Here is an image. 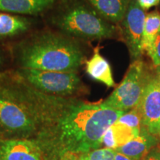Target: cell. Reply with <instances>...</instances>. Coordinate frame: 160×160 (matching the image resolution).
Instances as JSON below:
<instances>
[{"label": "cell", "mask_w": 160, "mask_h": 160, "mask_svg": "<svg viewBox=\"0 0 160 160\" xmlns=\"http://www.w3.org/2000/svg\"><path fill=\"white\" fill-rule=\"evenodd\" d=\"M0 88L22 105L34 120L39 144L48 160H61L99 148L108 129L125 112L80 98L42 93L25 83L13 70L0 75Z\"/></svg>", "instance_id": "1"}, {"label": "cell", "mask_w": 160, "mask_h": 160, "mask_svg": "<svg viewBox=\"0 0 160 160\" xmlns=\"http://www.w3.org/2000/svg\"><path fill=\"white\" fill-rule=\"evenodd\" d=\"M90 45L45 25L9 44L13 68L68 72L82 68Z\"/></svg>", "instance_id": "2"}, {"label": "cell", "mask_w": 160, "mask_h": 160, "mask_svg": "<svg viewBox=\"0 0 160 160\" xmlns=\"http://www.w3.org/2000/svg\"><path fill=\"white\" fill-rule=\"evenodd\" d=\"M43 25L82 42L120 39L117 25L102 19L83 0H56Z\"/></svg>", "instance_id": "3"}, {"label": "cell", "mask_w": 160, "mask_h": 160, "mask_svg": "<svg viewBox=\"0 0 160 160\" xmlns=\"http://www.w3.org/2000/svg\"><path fill=\"white\" fill-rule=\"evenodd\" d=\"M15 74L32 88L46 94L80 98L89 93L79 72L12 68Z\"/></svg>", "instance_id": "4"}, {"label": "cell", "mask_w": 160, "mask_h": 160, "mask_svg": "<svg viewBox=\"0 0 160 160\" xmlns=\"http://www.w3.org/2000/svg\"><path fill=\"white\" fill-rule=\"evenodd\" d=\"M155 73L142 59L132 62L122 81L102 101L106 107L127 112L137 107L150 79Z\"/></svg>", "instance_id": "5"}, {"label": "cell", "mask_w": 160, "mask_h": 160, "mask_svg": "<svg viewBox=\"0 0 160 160\" xmlns=\"http://www.w3.org/2000/svg\"><path fill=\"white\" fill-rule=\"evenodd\" d=\"M37 134V125L31 114L0 88L1 137L34 139Z\"/></svg>", "instance_id": "6"}, {"label": "cell", "mask_w": 160, "mask_h": 160, "mask_svg": "<svg viewBox=\"0 0 160 160\" xmlns=\"http://www.w3.org/2000/svg\"><path fill=\"white\" fill-rule=\"evenodd\" d=\"M145 17V11L137 0H131L123 19L117 25L119 38L125 44L132 62L143 55L142 43Z\"/></svg>", "instance_id": "7"}, {"label": "cell", "mask_w": 160, "mask_h": 160, "mask_svg": "<svg viewBox=\"0 0 160 160\" xmlns=\"http://www.w3.org/2000/svg\"><path fill=\"white\" fill-rule=\"evenodd\" d=\"M137 108L142 116V128L151 134L160 135V83L156 71Z\"/></svg>", "instance_id": "8"}, {"label": "cell", "mask_w": 160, "mask_h": 160, "mask_svg": "<svg viewBox=\"0 0 160 160\" xmlns=\"http://www.w3.org/2000/svg\"><path fill=\"white\" fill-rule=\"evenodd\" d=\"M43 25L41 17L0 12V41L12 43Z\"/></svg>", "instance_id": "9"}, {"label": "cell", "mask_w": 160, "mask_h": 160, "mask_svg": "<svg viewBox=\"0 0 160 160\" xmlns=\"http://www.w3.org/2000/svg\"><path fill=\"white\" fill-rule=\"evenodd\" d=\"M0 160H48L33 139L0 137Z\"/></svg>", "instance_id": "10"}, {"label": "cell", "mask_w": 160, "mask_h": 160, "mask_svg": "<svg viewBox=\"0 0 160 160\" xmlns=\"http://www.w3.org/2000/svg\"><path fill=\"white\" fill-rule=\"evenodd\" d=\"M56 0H0V12L41 17L54 5Z\"/></svg>", "instance_id": "11"}, {"label": "cell", "mask_w": 160, "mask_h": 160, "mask_svg": "<svg viewBox=\"0 0 160 160\" xmlns=\"http://www.w3.org/2000/svg\"><path fill=\"white\" fill-rule=\"evenodd\" d=\"M101 47L97 45L93 48L91 57L85 61L84 69L87 75L98 82L102 83L108 88L116 85L113 72L109 62L100 53Z\"/></svg>", "instance_id": "12"}, {"label": "cell", "mask_w": 160, "mask_h": 160, "mask_svg": "<svg viewBox=\"0 0 160 160\" xmlns=\"http://www.w3.org/2000/svg\"><path fill=\"white\" fill-rule=\"evenodd\" d=\"M98 15L117 25L123 19L131 0H83Z\"/></svg>", "instance_id": "13"}, {"label": "cell", "mask_w": 160, "mask_h": 160, "mask_svg": "<svg viewBox=\"0 0 160 160\" xmlns=\"http://www.w3.org/2000/svg\"><path fill=\"white\" fill-rule=\"evenodd\" d=\"M157 142V136L151 134L142 127L140 133L137 137L115 151L134 160H142L149 154Z\"/></svg>", "instance_id": "14"}, {"label": "cell", "mask_w": 160, "mask_h": 160, "mask_svg": "<svg viewBox=\"0 0 160 160\" xmlns=\"http://www.w3.org/2000/svg\"><path fill=\"white\" fill-rule=\"evenodd\" d=\"M160 33V13L153 11L146 14L142 43V53H148Z\"/></svg>", "instance_id": "15"}, {"label": "cell", "mask_w": 160, "mask_h": 160, "mask_svg": "<svg viewBox=\"0 0 160 160\" xmlns=\"http://www.w3.org/2000/svg\"><path fill=\"white\" fill-rule=\"evenodd\" d=\"M115 154V150L99 148L81 154L65 156L61 160H114Z\"/></svg>", "instance_id": "16"}, {"label": "cell", "mask_w": 160, "mask_h": 160, "mask_svg": "<svg viewBox=\"0 0 160 160\" xmlns=\"http://www.w3.org/2000/svg\"><path fill=\"white\" fill-rule=\"evenodd\" d=\"M111 129L113 131L115 142L117 145V149L128 142L140 133V131L118 122H116L113 125H111Z\"/></svg>", "instance_id": "17"}, {"label": "cell", "mask_w": 160, "mask_h": 160, "mask_svg": "<svg viewBox=\"0 0 160 160\" xmlns=\"http://www.w3.org/2000/svg\"><path fill=\"white\" fill-rule=\"evenodd\" d=\"M117 122L119 123L128 126L131 128L141 131L142 125V116L137 107L125 112L119 118Z\"/></svg>", "instance_id": "18"}, {"label": "cell", "mask_w": 160, "mask_h": 160, "mask_svg": "<svg viewBox=\"0 0 160 160\" xmlns=\"http://www.w3.org/2000/svg\"><path fill=\"white\" fill-rule=\"evenodd\" d=\"M13 68L12 57L8 45H0V75Z\"/></svg>", "instance_id": "19"}, {"label": "cell", "mask_w": 160, "mask_h": 160, "mask_svg": "<svg viewBox=\"0 0 160 160\" xmlns=\"http://www.w3.org/2000/svg\"><path fill=\"white\" fill-rule=\"evenodd\" d=\"M148 55L156 68L160 65V33Z\"/></svg>", "instance_id": "20"}, {"label": "cell", "mask_w": 160, "mask_h": 160, "mask_svg": "<svg viewBox=\"0 0 160 160\" xmlns=\"http://www.w3.org/2000/svg\"><path fill=\"white\" fill-rule=\"evenodd\" d=\"M102 146H104L106 148L113 150L117 149V145H116L115 142L111 126L106 131L105 134L103 135L102 139Z\"/></svg>", "instance_id": "21"}, {"label": "cell", "mask_w": 160, "mask_h": 160, "mask_svg": "<svg viewBox=\"0 0 160 160\" xmlns=\"http://www.w3.org/2000/svg\"><path fill=\"white\" fill-rule=\"evenodd\" d=\"M137 2L144 11H147L152 7L160 5V0H137Z\"/></svg>", "instance_id": "22"}, {"label": "cell", "mask_w": 160, "mask_h": 160, "mask_svg": "<svg viewBox=\"0 0 160 160\" xmlns=\"http://www.w3.org/2000/svg\"><path fill=\"white\" fill-rule=\"evenodd\" d=\"M114 160H134V159H131V158L127 157V156L124 155L122 153H119V152L116 151Z\"/></svg>", "instance_id": "23"}, {"label": "cell", "mask_w": 160, "mask_h": 160, "mask_svg": "<svg viewBox=\"0 0 160 160\" xmlns=\"http://www.w3.org/2000/svg\"><path fill=\"white\" fill-rule=\"evenodd\" d=\"M142 160H160V159L158 157L157 152H152Z\"/></svg>", "instance_id": "24"}, {"label": "cell", "mask_w": 160, "mask_h": 160, "mask_svg": "<svg viewBox=\"0 0 160 160\" xmlns=\"http://www.w3.org/2000/svg\"><path fill=\"white\" fill-rule=\"evenodd\" d=\"M155 71H156V73H157V78H158V79H159V82L160 83V65L156 68Z\"/></svg>", "instance_id": "25"}, {"label": "cell", "mask_w": 160, "mask_h": 160, "mask_svg": "<svg viewBox=\"0 0 160 160\" xmlns=\"http://www.w3.org/2000/svg\"><path fill=\"white\" fill-rule=\"evenodd\" d=\"M157 154H158V157H159V158L160 159V152H157Z\"/></svg>", "instance_id": "26"}, {"label": "cell", "mask_w": 160, "mask_h": 160, "mask_svg": "<svg viewBox=\"0 0 160 160\" xmlns=\"http://www.w3.org/2000/svg\"><path fill=\"white\" fill-rule=\"evenodd\" d=\"M159 136H160V135H159Z\"/></svg>", "instance_id": "27"}]
</instances>
